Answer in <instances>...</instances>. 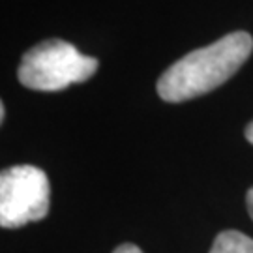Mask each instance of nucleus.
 <instances>
[{"label": "nucleus", "mask_w": 253, "mask_h": 253, "mask_svg": "<svg viewBox=\"0 0 253 253\" xmlns=\"http://www.w3.org/2000/svg\"><path fill=\"white\" fill-rule=\"evenodd\" d=\"M252 51L253 38L248 32H231L176 60L158 79L156 90L169 103L193 100L229 81L250 58Z\"/></svg>", "instance_id": "nucleus-1"}, {"label": "nucleus", "mask_w": 253, "mask_h": 253, "mask_svg": "<svg viewBox=\"0 0 253 253\" xmlns=\"http://www.w3.org/2000/svg\"><path fill=\"white\" fill-rule=\"evenodd\" d=\"M98 66L100 62L96 58L83 54L64 40L53 38L23 54L17 77L27 88L56 92L73 83L88 81Z\"/></svg>", "instance_id": "nucleus-2"}, {"label": "nucleus", "mask_w": 253, "mask_h": 253, "mask_svg": "<svg viewBox=\"0 0 253 253\" xmlns=\"http://www.w3.org/2000/svg\"><path fill=\"white\" fill-rule=\"evenodd\" d=\"M51 186L47 174L34 165H15L0 174V225L17 229L47 216Z\"/></svg>", "instance_id": "nucleus-3"}, {"label": "nucleus", "mask_w": 253, "mask_h": 253, "mask_svg": "<svg viewBox=\"0 0 253 253\" xmlns=\"http://www.w3.org/2000/svg\"><path fill=\"white\" fill-rule=\"evenodd\" d=\"M210 253H253V238L240 231H223L214 238Z\"/></svg>", "instance_id": "nucleus-4"}, {"label": "nucleus", "mask_w": 253, "mask_h": 253, "mask_svg": "<svg viewBox=\"0 0 253 253\" xmlns=\"http://www.w3.org/2000/svg\"><path fill=\"white\" fill-rule=\"evenodd\" d=\"M113 253H143V252H141L135 244H122V246H118Z\"/></svg>", "instance_id": "nucleus-5"}, {"label": "nucleus", "mask_w": 253, "mask_h": 253, "mask_svg": "<svg viewBox=\"0 0 253 253\" xmlns=\"http://www.w3.org/2000/svg\"><path fill=\"white\" fill-rule=\"evenodd\" d=\"M246 203H248V212H250V216L253 217V188L248 191V195H246Z\"/></svg>", "instance_id": "nucleus-6"}, {"label": "nucleus", "mask_w": 253, "mask_h": 253, "mask_svg": "<svg viewBox=\"0 0 253 253\" xmlns=\"http://www.w3.org/2000/svg\"><path fill=\"white\" fill-rule=\"evenodd\" d=\"M246 139L253 145V122H250L248 127H246Z\"/></svg>", "instance_id": "nucleus-7"}, {"label": "nucleus", "mask_w": 253, "mask_h": 253, "mask_svg": "<svg viewBox=\"0 0 253 253\" xmlns=\"http://www.w3.org/2000/svg\"><path fill=\"white\" fill-rule=\"evenodd\" d=\"M6 117V111H4V105H0V120H4Z\"/></svg>", "instance_id": "nucleus-8"}]
</instances>
